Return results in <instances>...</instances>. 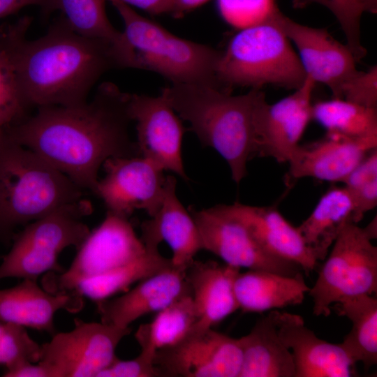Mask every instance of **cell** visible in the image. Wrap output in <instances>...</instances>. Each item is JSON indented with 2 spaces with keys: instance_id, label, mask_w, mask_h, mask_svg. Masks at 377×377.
Instances as JSON below:
<instances>
[{
  "instance_id": "obj_1",
  "label": "cell",
  "mask_w": 377,
  "mask_h": 377,
  "mask_svg": "<svg viewBox=\"0 0 377 377\" xmlns=\"http://www.w3.org/2000/svg\"><path fill=\"white\" fill-rule=\"evenodd\" d=\"M129 93L115 84L101 83L91 101L71 106L37 108L5 132L94 194L98 172L113 157L140 156L129 126Z\"/></svg>"
},
{
  "instance_id": "obj_2",
  "label": "cell",
  "mask_w": 377,
  "mask_h": 377,
  "mask_svg": "<svg viewBox=\"0 0 377 377\" xmlns=\"http://www.w3.org/2000/svg\"><path fill=\"white\" fill-rule=\"evenodd\" d=\"M120 43L75 31L63 15L45 35L24 43L20 71L31 107L71 106L87 101L106 72L123 68Z\"/></svg>"
},
{
  "instance_id": "obj_3",
  "label": "cell",
  "mask_w": 377,
  "mask_h": 377,
  "mask_svg": "<svg viewBox=\"0 0 377 377\" xmlns=\"http://www.w3.org/2000/svg\"><path fill=\"white\" fill-rule=\"evenodd\" d=\"M161 94L190 124L201 143L225 159L232 179L239 184L253 156L255 112L264 92L252 88L245 94L234 96L209 86L171 83Z\"/></svg>"
},
{
  "instance_id": "obj_4",
  "label": "cell",
  "mask_w": 377,
  "mask_h": 377,
  "mask_svg": "<svg viewBox=\"0 0 377 377\" xmlns=\"http://www.w3.org/2000/svg\"><path fill=\"white\" fill-rule=\"evenodd\" d=\"M84 191L31 149L0 132V242L19 228L83 199Z\"/></svg>"
},
{
  "instance_id": "obj_5",
  "label": "cell",
  "mask_w": 377,
  "mask_h": 377,
  "mask_svg": "<svg viewBox=\"0 0 377 377\" xmlns=\"http://www.w3.org/2000/svg\"><path fill=\"white\" fill-rule=\"evenodd\" d=\"M107 1L124 24L121 32L126 68L153 71L171 83L221 89L216 72L222 51L180 38L119 0Z\"/></svg>"
},
{
  "instance_id": "obj_6",
  "label": "cell",
  "mask_w": 377,
  "mask_h": 377,
  "mask_svg": "<svg viewBox=\"0 0 377 377\" xmlns=\"http://www.w3.org/2000/svg\"><path fill=\"white\" fill-rule=\"evenodd\" d=\"M258 24L239 29L222 51L216 76L222 90L234 87L260 89L274 84L297 89L306 74L276 13Z\"/></svg>"
},
{
  "instance_id": "obj_7",
  "label": "cell",
  "mask_w": 377,
  "mask_h": 377,
  "mask_svg": "<svg viewBox=\"0 0 377 377\" xmlns=\"http://www.w3.org/2000/svg\"><path fill=\"white\" fill-rule=\"evenodd\" d=\"M91 202L83 198L26 225L16 233L0 265V281L6 278L37 280L49 272H61L59 254L77 249L90 232L82 219L91 214Z\"/></svg>"
},
{
  "instance_id": "obj_8",
  "label": "cell",
  "mask_w": 377,
  "mask_h": 377,
  "mask_svg": "<svg viewBox=\"0 0 377 377\" xmlns=\"http://www.w3.org/2000/svg\"><path fill=\"white\" fill-rule=\"evenodd\" d=\"M376 237L375 218L364 228L349 223L343 228L309 291L315 316L327 317L342 298L376 293L377 247L371 243Z\"/></svg>"
},
{
  "instance_id": "obj_9",
  "label": "cell",
  "mask_w": 377,
  "mask_h": 377,
  "mask_svg": "<svg viewBox=\"0 0 377 377\" xmlns=\"http://www.w3.org/2000/svg\"><path fill=\"white\" fill-rule=\"evenodd\" d=\"M146 251L128 219L107 212L77 249L70 266L59 273L44 274L41 286L54 294L72 293L81 282L129 264Z\"/></svg>"
},
{
  "instance_id": "obj_10",
  "label": "cell",
  "mask_w": 377,
  "mask_h": 377,
  "mask_svg": "<svg viewBox=\"0 0 377 377\" xmlns=\"http://www.w3.org/2000/svg\"><path fill=\"white\" fill-rule=\"evenodd\" d=\"M131 328L75 320L69 332L54 334L41 345L38 362L48 367L54 377H96L116 357L121 341Z\"/></svg>"
},
{
  "instance_id": "obj_11",
  "label": "cell",
  "mask_w": 377,
  "mask_h": 377,
  "mask_svg": "<svg viewBox=\"0 0 377 377\" xmlns=\"http://www.w3.org/2000/svg\"><path fill=\"white\" fill-rule=\"evenodd\" d=\"M105 177L98 179L94 194L107 212L128 219L136 209L152 217L159 209L166 177L163 170L142 156L113 157L102 166Z\"/></svg>"
},
{
  "instance_id": "obj_12",
  "label": "cell",
  "mask_w": 377,
  "mask_h": 377,
  "mask_svg": "<svg viewBox=\"0 0 377 377\" xmlns=\"http://www.w3.org/2000/svg\"><path fill=\"white\" fill-rule=\"evenodd\" d=\"M242 362L238 339L212 328L191 332L153 358L161 377H239Z\"/></svg>"
},
{
  "instance_id": "obj_13",
  "label": "cell",
  "mask_w": 377,
  "mask_h": 377,
  "mask_svg": "<svg viewBox=\"0 0 377 377\" xmlns=\"http://www.w3.org/2000/svg\"><path fill=\"white\" fill-rule=\"evenodd\" d=\"M202 249L215 254L229 265L294 276L302 272L297 265L265 251L247 228L222 208L221 205L192 210Z\"/></svg>"
},
{
  "instance_id": "obj_14",
  "label": "cell",
  "mask_w": 377,
  "mask_h": 377,
  "mask_svg": "<svg viewBox=\"0 0 377 377\" xmlns=\"http://www.w3.org/2000/svg\"><path fill=\"white\" fill-rule=\"evenodd\" d=\"M315 82L309 77L295 91L273 104L265 94L255 112L253 156L288 163L311 120V96Z\"/></svg>"
},
{
  "instance_id": "obj_15",
  "label": "cell",
  "mask_w": 377,
  "mask_h": 377,
  "mask_svg": "<svg viewBox=\"0 0 377 377\" xmlns=\"http://www.w3.org/2000/svg\"><path fill=\"white\" fill-rule=\"evenodd\" d=\"M128 110L140 156L188 181L182 158L184 128L164 96L129 94Z\"/></svg>"
},
{
  "instance_id": "obj_16",
  "label": "cell",
  "mask_w": 377,
  "mask_h": 377,
  "mask_svg": "<svg viewBox=\"0 0 377 377\" xmlns=\"http://www.w3.org/2000/svg\"><path fill=\"white\" fill-rule=\"evenodd\" d=\"M276 20L288 39L294 43L306 74L315 83L325 84L334 98H341L344 83L356 75L357 62L347 45L334 38L325 29L300 24L279 9Z\"/></svg>"
},
{
  "instance_id": "obj_17",
  "label": "cell",
  "mask_w": 377,
  "mask_h": 377,
  "mask_svg": "<svg viewBox=\"0 0 377 377\" xmlns=\"http://www.w3.org/2000/svg\"><path fill=\"white\" fill-rule=\"evenodd\" d=\"M278 334L293 355L295 377H350L355 364L340 343L317 337L297 314L275 310Z\"/></svg>"
},
{
  "instance_id": "obj_18",
  "label": "cell",
  "mask_w": 377,
  "mask_h": 377,
  "mask_svg": "<svg viewBox=\"0 0 377 377\" xmlns=\"http://www.w3.org/2000/svg\"><path fill=\"white\" fill-rule=\"evenodd\" d=\"M223 210L242 223L268 253L298 265L306 274L319 262L306 246L297 227L274 206H251L239 202L221 205Z\"/></svg>"
},
{
  "instance_id": "obj_19",
  "label": "cell",
  "mask_w": 377,
  "mask_h": 377,
  "mask_svg": "<svg viewBox=\"0 0 377 377\" xmlns=\"http://www.w3.org/2000/svg\"><path fill=\"white\" fill-rule=\"evenodd\" d=\"M190 293L186 270L172 265L142 279L119 297L96 302L102 323L128 327L141 316L157 313Z\"/></svg>"
},
{
  "instance_id": "obj_20",
  "label": "cell",
  "mask_w": 377,
  "mask_h": 377,
  "mask_svg": "<svg viewBox=\"0 0 377 377\" xmlns=\"http://www.w3.org/2000/svg\"><path fill=\"white\" fill-rule=\"evenodd\" d=\"M176 186L173 176L166 177L161 205L154 216L142 223L140 239L146 249L152 250H158L160 242H166L172 251L173 267L186 270L202 245L192 215L176 195Z\"/></svg>"
},
{
  "instance_id": "obj_21",
  "label": "cell",
  "mask_w": 377,
  "mask_h": 377,
  "mask_svg": "<svg viewBox=\"0 0 377 377\" xmlns=\"http://www.w3.org/2000/svg\"><path fill=\"white\" fill-rule=\"evenodd\" d=\"M377 138L357 139L328 134L312 143L300 145L289 161L290 177H311L327 182H343L372 150Z\"/></svg>"
},
{
  "instance_id": "obj_22",
  "label": "cell",
  "mask_w": 377,
  "mask_h": 377,
  "mask_svg": "<svg viewBox=\"0 0 377 377\" xmlns=\"http://www.w3.org/2000/svg\"><path fill=\"white\" fill-rule=\"evenodd\" d=\"M83 307V297L75 293L48 292L34 279H24L13 287L0 290V321L53 334L57 311L75 313Z\"/></svg>"
},
{
  "instance_id": "obj_23",
  "label": "cell",
  "mask_w": 377,
  "mask_h": 377,
  "mask_svg": "<svg viewBox=\"0 0 377 377\" xmlns=\"http://www.w3.org/2000/svg\"><path fill=\"white\" fill-rule=\"evenodd\" d=\"M239 272L213 260H194L188 267L186 278L197 317L193 332L212 328L239 309L234 283Z\"/></svg>"
},
{
  "instance_id": "obj_24",
  "label": "cell",
  "mask_w": 377,
  "mask_h": 377,
  "mask_svg": "<svg viewBox=\"0 0 377 377\" xmlns=\"http://www.w3.org/2000/svg\"><path fill=\"white\" fill-rule=\"evenodd\" d=\"M32 17L0 25V132L20 123L31 109L24 94L20 61Z\"/></svg>"
},
{
  "instance_id": "obj_25",
  "label": "cell",
  "mask_w": 377,
  "mask_h": 377,
  "mask_svg": "<svg viewBox=\"0 0 377 377\" xmlns=\"http://www.w3.org/2000/svg\"><path fill=\"white\" fill-rule=\"evenodd\" d=\"M234 290L239 309L247 313H263L302 304L310 288L302 272L289 276L249 269L239 272Z\"/></svg>"
},
{
  "instance_id": "obj_26",
  "label": "cell",
  "mask_w": 377,
  "mask_h": 377,
  "mask_svg": "<svg viewBox=\"0 0 377 377\" xmlns=\"http://www.w3.org/2000/svg\"><path fill=\"white\" fill-rule=\"evenodd\" d=\"M237 339L242 354L239 377H295L293 355L278 334L275 310Z\"/></svg>"
},
{
  "instance_id": "obj_27",
  "label": "cell",
  "mask_w": 377,
  "mask_h": 377,
  "mask_svg": "<svg viewBox=\"0 0 377 377\" xmlns=\"http://www.w3.org/2000/svg\"><path fill=\"white\" fill-rule=\"evenodd\" d=\"M353 209L348 189L335 186L321 196L310 215L297 227L318 261L325 259L343 228L353 223Z\"/></svg>"
},
{
  "instance_id": "obj_28",
  "label": "cell",
  "mask_w": 377,
  "mask_h": 377,
  "mask_svg": "<svg viewBox=\"0 0 377 377\" xmlns=\"http://www.w3.org/2000/svg\"><path fill=\"white\" fill-rule=\"evenodd\" d=\"M351 322L350 332L340 343L354 364L365 370L377 364V299L362 294L342 298L332 307Z\"/></svg>"
},
{
  "instance_id": "obj_29",
  "label": "cell",
  "mask_w": 377,
  "mask_h": 377,
  "mask_svg": "<svg viewBox=\"0 0 377 377\" xmlns=\"http://www.w3.org/2000/svg\"><path fill=\"white\" fill-rule=\"evenodd\" d=\"M197 317L191 293L184 295L157 312L135 333L141 353L154 358L160 349L172 346L193 332Z\"/></svg>"
},
{
  "instance_id": "obj_30",
  "label": "cell",
  "mask_w": 377,
  "mask_h": 377,
  "mask_svg": "<svg viewBox=\"0 0 377 377\" xmlns=\"http://www.w3.org/2000/svg\"><path fill=\"white\" fill-rule=\"evenodd\" d=\"M146 249V253L133 262L87 279L79 283L72 293L98 302L172 266L171 259L161 256L158 250Z\"/></svg>"
},
{
  "instance_id": "obj_31",
  "label": "cell",
  "mask_w": 377,
  "mask_h": 377,
  "mask_svg": "<svg viewBox=\"0 0 377 377\" xmlns=\"http://www.w3.org/2000/svg\"><path fill=\"white\" fill-rule=\"evenodd\" d=\"M328 134L357 139L377 138V110L344 99L333 98L312 104L311 120Z\"/></svg>"
},
{
  "instance_id": "obj_32",
  "label": "cell",
  "mask_w": 377,
  "mask_h": 377,
  "mask_svg": "<svg viewBox=\"0 0 377 377\" xmlns=\"http://www.w3.org/2000/svg\"><path fill=\"white\" fill-rule=\"evenodd\" d=\"M105 0H60V10L77 33L114 43L122 41V32L110 22L105 10Z\"/></svg>"
},
{
  "instance_id": "obj_33",
  "label": "cell",
  "mask_w": 377,
  "mask_h": 377,
  "mask_svg": "<svg viewBox=\"0 0 377 377\" xmlns=\"http://www.w3.org/2000/svg\"><path fill=\"white\" fill-rule=\"evenodd\" d=\"M295 8H304L312 3L320 4L335 16L346 36V45L357 61L367 54L360 40V20L364 10L363 0H293Z\"/></svg>"
},
{
  "instance_id": "obj_34",
  "label": "cell",
  "mask_w": 377,
  "mask_h": 377,
  "mask_svg": "<svg viewBox=\"0 0 377 377\" xmlns=\"http://www.w3.org/2000/svg\"><path fill=\"white\" fill-rule=\"evenodd\" d=\"M40 355L41 345L29 336L25 327L0 321V365L7 369L24 361L36 363Z\"/></svg>"
},
{
  "instance_id": "obj_35",
  "label": "cell",
  "mask_w": 377,
  "mask_h": 377,
  "mask_svg": "<svg viewBox=\"0 0 377 377\" xmlns=\"http://www.w3.org/2000/svg\"><path fill=\"white\" fill-rule=\"evenodd\" d=\"M217 5L223 19L238 30L267 20L279 8L274 0H218Z\"/></svg>"
},
{
  "instance_id": "obj_36",
  "label": "cell",
  "mask_w": 377,
  "mask_h": 377,
  "mask_svg": "<svg viewBox=\"0 0 377 377\" xmlns=\"http://www.w3.org/2000/svg\"><path fill=\"white\" fill-rule=\"evenodd\" d=\"M341 99L371 108L377 107V67L359 71L341 87Z\"/></svg>"
},
{
  "instance_id": "obj_37",
  "label": "cell",
  "mask_w": 377,
  "mask_h": 377,
  "mask_svg": "<svg viewBox=\"0 0 377 377\" xmlns=\"http://www.w3.org/2000/svg\"><path fill=\"white\" fill-rule=\"evenodd\" d=\"M96 377H161L153 359L140 354L132 360H123L117 356Z\"/></svg>"
},
{
  "instance_id": "obj_38",
  "label": "cell",
  "mask_w": 377,
  "mask_h": 377,
  "mask_svg": "<svg viewBox=\"0 0 377 377\" xmlns=\"http://www.w3.org/2000/svg\"><path fill=\"white\" fill-rule=\"evenodd\" d=\"M348 191L352 196L354 207L353 222L357 224L366 213L376 207L377 177L373 178L356 188Z\"/></svg>"
},
{
  "instance_id": "obj_39",
  "label": "cell",
  "mask_w": 377,
  "mask_h": 377,
  "mask_svg": "<svg viewBox=\"0 0 377 377\" xmlns=\"http://www.w3.org/2000/svg\"><path fill=\"white\" fill-rule=\"evenodd\" d=\"M375 177H377V149L370 151L342 182L348 191H352Z\"/></svg>"
},
{
  "instance_id": "obj_40",
  "label": "cell",
  "mask_w": 377,
  "mask_h": 377,
  "mask_svg": "<svg viewBox=\"0 0 377 377\" xmlns=\"http://www.w3.org/2000/svg\"><path fill=\"white\" fill-rule=\"evenodd\" d=\"M29 6L40 8L45 17L60 10V0H0V19L15 14Z\"/></svg>"
},
{
  "instance_id": "obj_41",
  "label": "cell",
  "mask_w": 377,
  "mask_h": 377,
  "mask_svg": "<svg viewBox=\"0 0 377 377\" xmlns=\"http://www.w3.org/2000/svg\"><path fill=\"white\" fill-rule=\"evenodd\" d=\"M5 377H54L51 369L41 362L24 361L7 368Z\"/></svg>"
},
{
  "instance_id": "obj_42",
  "label": "cell",
  "mask_w": 377,
  "mask_h": 377,
  "mask_svg": "<svg viewBox=\"0 0 377 377\" xmlns=\"http://www.w3.org/2000/svg\"><path fill=\"white\" fill-rule=\"evenodd\" d=\"M107 1V0H105ZM151 15L170 14L172 0H119Z\"/></svg>"
},
{
  "instance_id": "obj_43",
  "label": "cell",
  "mask_w": 377,
  "mask_h": 377,
  "mask_svg": "<svg viewBox=\"0 0 377 377\" xmlns=\"http://www.w3.org/2000/svg\"><path fill=\"white\" fill-rule=\"evenodd\" d=\"M209 0H172L170 15L181 17L184 14L202 6Z\"/></svg>"
},
{
  "instance_id": "obj_44",
  "label": "cell",
  "mask_w": 377,
  "mask_h": 377,
  "mask_svg": "<svg viewBox=\"0 0 377 377\" xmlns=\"http://www.w3.org/2000/svg\"><path fill=\"white\" fill-rule=\"evenodd\" d=\"M364 4L365 12L371 13H376L377 12V0H363Z\"/></svg>"
}]
</instances>
